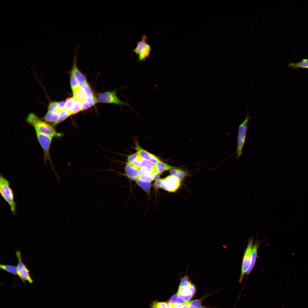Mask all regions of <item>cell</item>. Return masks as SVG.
I'll return each mask as SVG.
<instances>
[{
	"instance_id": "obj_1",
	"label": "cell",
	"mask_w": 308,
	"mask_h": 308,
	"mask_svg": "<svg viewBox=\"0 0 308 308\" xmlns=\"http://www.w3.org/2000/svg\"><path fill=\"white\" fill-rule=\"evenodd\" d=\"M27 121L35 128L36 131L53 137H59L62 134L58 133L50 125L41 120L35 114L31 113L27 116Z\"/></svg>"
},
{
	"instance_id": "obj_2",
	"label": "cell",
	"mask_w": 308,
	"mask_h": 308,
	"mask_svg": "<svg viewBox=\"0 0 308 308\" xmlns=\"http://www.w3.org/2000/svg\"><path fill=\"white\" fill-rule=\"evenodd\" d=\"M0 193L1 197L9 205L12 214L16 215L17 207L13 191L9 181L1 175L0 176Z\"/></svg>"
},
{
	"instance_id": "obj_3",
	"label": "cell",
	"mask_w": 308,
	"mask_h": 308,
	"mask_svg": "<svg viewBox=\"0 0 308 308\" xmlns=\"http://www.w3.org/2000/svg\"><path fill=\"white\" fill-rule=\"evenodd\" d=\"M249 116L248 109L247 108V113L243 122L238 127L237 138V147L234 154L236 155V161L242 154V150L244 145L248 127V123L250 118Z\"/></svg>"
},
{
	"instance_id": "obj_4",
	"label": "cell",
	"mask_w": 308,
	"mask_h": 308,
	"mask_svg": "<svg viewBox=\"0 0 308 308\" xmlns=\"http://www.w3.org/2000/svg\"><path fill=\"white\" fill-rule=\"evenodd\" d=\"M15 254L18 261L17 266V275L24 283L26 281L30 283H33L34 281L30 275V271L23 262L21 254L19 249H17Z\"/></svg>"
},
{
	"instance_id": "obj_5",
	"label": "cell",
	"mask_w": 308,
	"mask_h": 308,
	"mask_svg": "<svg viewBox=\"0 0 308 308\" xmlns=\"http://www.w3.org/2000/svg\"><path fill=\"white\" fill-rule=\"evenodd\" d=\"M141 37V40L137 42L136 47L132 50L133 52L139 56L137 60L139 62L144 61L148 58L151 50V46L147 43L146 35H143Z\"/></svg>"
},
{
	"instance_id": "obj_6",
	"label": "cell",
	"mask_w": 308,
	"mask_h": 308,
	"mask_svg": "<svg viewBox=\"0 0 308 308\" xmlns=\"http://www.w3.org/2000/svg\"><path fill=\"white\" fill-rule=\"evenodd\" d=\"M117 90H116L99 94L96 98L97 102L114 104L120 106H125L132 109L128 103L122 101L117 97Z\"/></svg>"
},
{
	"instance_id": "obj_7",
	"label": "cell",
	"mask_w": 308,
	"mask_h": 308,
	"mask_svg": "<svg viewBox=\"0 0 308 308\" xmlns=\"http://www.w3.org/2000/svg\"><path fill=\"white\" fill-rule=\"evenodd\" d=\"M253 240L252 238L249 240L243 258L240 276L239 280L240 283L242 281L251 264L252 250L253 246Z\"/></svg>"
},
{
	"instance_id": "obj_8",
	"label": "cell",
	"mask_w": 308,
	"mask_h": 308,
	"mask_svg": "<svg viewBox=\"0 0 308 308\" xmlns=\"http://www.w3.org/2000/svg\"><path fill=\"white\" fill-rule=\"evenodd\" d=\"M36 135L38 142L44 152V160L46 162L48 160L51 162L50 149L53 137L45 135L36 131Z\"/></svg>"
},
{
	"instance_id": "obj_9",
	"label": "cell",
	"mask_w": 308,
	"mask_h": 308,
	"mask_svg": "<svg viewBox=\"0 0 308 308\" xmlns=\"http://www.w3.org/2000/svg\"><path fill=\"white\" fill-rule=\"evenodd\" d=\"M181 183L177 177L171 175L163 179L160 188L169 192L174 193L180 188Z\"/></svg>"
},
{
	"instance_id": "obj_10",
	"label": "cell",
	"mask_w": 308,
	"mask_h": 308,
	"mask_svg": "<svg viewBox=\"0 0 308 308\" xmlns=\"http://www.w3.org/2000/svg\"><path fill=\"white\" fill-rule=\"evenodd\" d=\"M79 47V46H77L76 48V52L71 74L74 76L80 87L81 88L88 83L86 77L78 69L77 66V52Z\"/></svg>"
},
{
	"instance_id": "obj_11",
	"label": "cell",
	"mask_w": 308,
	"mask_h": 308,
	"mask_svg": "<svg viewBox=\"0 0 308 308\" xmlns=\"http://www.w3.org/2000/svg\"><path fill=\"white\" fill-rule=\"evenodd\" d=\"M135 149L136 151L137 154L143 159L150 161L154 164L159 160L155 156L142 148L137 143H135Z\"/></svg>"
},
{
	"instance_id": "obj_12",
	"label": "cell",
	"mask_w": 308,
	"mask_h": 308,
	"mask_svg": "<svg viewBox=\"0 0 308 308\" xmlns=\"http://www.w3.org/2000/svg\"><path fill=\"white\" fill-rule=\"evenodd\" d=\"M177 167L169 165L159 160L155 164L151 173H161L164 171L170 170Z\"/></svg>"
},
{
	"instance_id": "obj_13",
	"label": "cell",
	"mask_w": 308,
	"mask_h": 308,
	"mask_svg": "<svg viewBox=\"0 0 308 308\" xmlns=\"http://www.w3.org/2000/svg\"><path fill=\"white\" fill-rule=\"evenodd\" d=\"M170 173L171 175L177 177L181 183L186 177L189 176L190 175L189 171L179 167L170 170Z\"/></svg>"
},
{
	"instance_id": "obj_14",
	"label": "cell",
	"mask_w": 308,
	"mask_h": 308,
	"mask_svg": "<svg viewBox=\"0 0 308 308\" xmlns=\"http://www.w3.org/2000/svg\"><path fill=\"white\" fill-rule=\"evenodd\" d=\"M261 242L256 240L254 244L253 245L252 252L251 260L250 266L247 271L246 274L248 275L252 271L253 268L258 257L257 251L258 248Z\"/></svg>"
},
{
	"instance_id": "obj_15",
	"label": "cell",
	"mask_w": 308,
	"mask_h": 308,
	"mask_svg": "<svg viewBox=\"0 0 308 308\" xmlns=\"http://www.w3.org/2000/svg\"><path fill=\"white\" fill-rule=\"evenodd\" d=\"M125 171L127 177L132 180L135 181L140 177L139 170L135 169L128 163L125 167Z\"/></svg>"
},
{
	"instance_id": "obj_16",
	"label": "cell",
	"mask_w": 308,
	"mask_h": 308,
	"mask_svg": "<svg viewBox=\"0 0 308 308\" xmlns=\"http://www.w3.org/2000/svg\"><path fill=\"white\" fill-rule=\"evenodd\" d=\"M196 288L193 284L187 287H179L177 293L182 295H194L196 292Z\"/></svg>"
},
{
	"instance_id": "obj_17",
	"label": "cell",
	"mask_w": 308,
	"mask_h": 308,
	"mask_svg": "<svg viewBox=\"0 0 308 308\" xmlns=\"http://www.w3.org/2000/svg\"><path fill=\"white\" fill-rule=\"evenodd\" d=\"M59 115V112L56 110L53 112H48L43 117L46 121L52 123L53 125L58 120Z\"/></svg>"
},
{
	"instance_id": "obj_18",
	"label": "cell",
	"mask_w": 308,
	"mask_h": 308,
	"mask_svg": "<svg viewBox=\"0 0 308 308\" xmlns=\"http://www.w3.org/2000/svg\"><path fill=\"white\" fill-rule=\"evenodd\" d=\"M150 307L151 308H175L174 305L169 302H159L157 301H152Z\"/></svg>"
},
{
	"instance_id": "obj_19",
	"label": "cell",
	"mask_w": 308,
	"mask_h": 308,
	"mask_svg": "<svg viewBox=\"0 0 308 308\" xmlns=\"http://www.w3.org/2000/svg\"><path fill=\"white\" fill-rule=\"evenodd\" d=\"M287 66L293 69L299 68L303 69H308V59H304L297 63L290 62Z\"/></svg>"
},
{
	"instance_id": "obj_20",
	"label": "cell",
	"mask_w": 308,
	"mask_h": 308,
	"mask_svg": "<svg viewBox=\"0 0 308 308\" xmlns=\"http://www.w3.org/2000/svg\"><path fill=\"white\" fill-rule=\"evenodd\" d=\"M0 269L14 275H17V267L16 266L3 264H0Z\"/></svg>"
},
{
	"instance_id": "obj_21",
	"label": "cell",
	"mask_w": 308,
	"mask_h": 308,
	"mask_svg": "<svg viewBox=\"0 0 308 308\" xmlns=\"http://www.w3.org/2000/svg\"><path fill=\"white\" fill-rule=\"evenodd\" d=\"M137 184L149 194L150 191L151 183L145 181L139 178L135 181Z\"/></svg>"
},
{
	"instance_id": "obj_22",
	"label": "cell",
	"mask_w": 308,
	"mask_h": 308,
	"mask_svg": "<svg viewBox=\"0 0 308 308\" xmlns=\"http://www.w3.org/2000/svg\"><path fill=\"white\" fill-rule=\"evenodd\" d=\"M74 98L75 100H78L83 102L85 94L81 88L80 87L72 92Z\"/></svg>"
},
{
	"instance_id": "obj_23",
	"label": "cell",
	"mask_w": 308,
	"mask_h": 308,
	"mask_svg": "<svg viewBox=\"0 0 308 308\" xmlns=\"http://www.w3.org/2000/svg\"><path fill=\"white\" fill-rule=\"evenodd\" d=\"M70 115V110L65 108L62 109L59 112V117L58 121L53 125H56L63 121Z\"/></svg>"
},
{
	"instance_id": "obj_24",
	"label": "cell",
	"mask_w": 308,
	"mask_h": 308,
	"mask_svg": "<svg viewBox=\"0 0 308 308\" xmlns=\"http://www.w3.org/2000/svg\"><path fill=\"white\" fill-rule=\"evenodd\" d=\"M82 102L75 100L73 105L70 110L71 115L76 114L81 111Z\"/></svg>"
},
{
	"instance_id": "obj_25",
	"label": "cell",
	"mask_w": 308,
	"mask_h": 308,
	"mask_svg": "<svg viewBox=\"0 0 308 308\" xmlns=\"http://www.w3.org/2000/svg\"><path fill=\"white\" fill-rule=\"evenodd\" d=\"M168 302L174 305L182 304L186 302L177 293L172 296Z\"/></svg>"
},
{
	"instance_id": "obj_26",
	"label": "cell",
	"mask_w": 308,
	"mask_h": 308,
	"mask_svg": "<svg viewBox=\"0 0 308 308\" xmlns=\"http://www.w3.org/2000/svg\"><path fill=\"white\" fill-rule=\"evenodd\" d=\"M143 159L140 156L138 155L137 157L133 162L130 163H128L129 164L135 169L139 170L141 168V162Z\"/></svg>"
},
{
	"instance_id": "obj_27",
	"label": "cell",
	"mask_w": 308,
	"mask_h": 308,
	"mask_svg": "<svg viewBox=\"0 0 308 308\" xmlns=\"http://www.w3.org/2000/svg\"><path fill=\"white\" fill-rule=\"evenodd\" d=\"M192 284L189 280V277L186 275L182 277L180 279V282L179 287L188 286Z\"/></svg>"
},
{
	"instance_id": "obj_28",
	"label": "cell",
	"mask_w": 308,
	"mask_h": 308,
	"mask_svg": "<svg viewBox=\"0 0 308 308\" xmlns=\"http://www.w3.org/2000/svg\"><path fill=\"white\" fill-rule=\"evenodd\" d=\"M154 165V164L150 161L143 159L141 168L147 169L152 171Z\"/></svg>"
},
{
	"instance_id": "obj_29",
	"label": "cell",
	"mask_w": 308,
	"mask_h": 308,
	"mask_svg": "<svg viewBox=\"0 0 308 308\" xmlns=\"http://www.w3.org/2000/svg\"><path fill=\"white\" fill-rule=\"evenodd\" d=\"M200 299H195L192 301L190 302V305L189 308H205V307L202 305Z\"/></svg>"
},
{
	"instance_id": "obj_30",
	"label": "cell",
	"mask_w": 308,
	"mask_h": 308,
	"mask_svg": "<svg viewBox=\"0 0 308 308\" xmlns=\"http://www.w3.org/2000/svg\"><path fill=\"white\" fill-rule=\"evenodd\" d=\"M70 76V86L72 92L80 87V86L76 80L71 74Z\"/></svg>"
},
{
	"instance_id": "obj_31",
	"label": "cell",
	"mask_w": 308,
	"mask_h": 308,
	"mask_svg": "<svg viewBox=\"0 0 308 308\" xmlns=\"http://www.w3.org/2000/svg\"><path fill=\"white\" fill-rule=\"evenodd\" d=\"M97 102L96 98L92 101L89 102H83L82 104L81 111L87 110L93 106Z\"/></svg>"
},
{
	"instance_id": "obj_32",
	"label": "cell",
	"mask_w": 308,
	"mask_h": 308,
	"mask_svg": "<svg viewBox=\"0 0 308 308\" xmlns=\"http://www.w3.org/2000/svg\"><path fill=\"white\" fill-rule=\"evenodd\" d=\"M139 178L145 181L151 183L153 180V174L149 173L142 175Z\"/></svg>"
},
{
	"instance_id": "obj_33",
	"label": "cell",
	"mask_w": 308,
	"mask_h": 308,
	"mask_svg": "<svg viewBox=\"0 0 308 308\" xmlns=\"http://www.w3.org/2000/svg\"><path fill=\"white\" fill-rule=\"evenodd\" d=\"M81 88L84 92L85 95L88 96L94 95L91 88L88 83L84 85Z\"/></svg>"
},
{
	"instance_id": "obj_34",
	"label": "cell",
	"mask_w": 308,
	"mask_h": 308,
	"mask_svg": "<svg viewBox=\"0 0 308 308\" xmlns=\"http://www.w3.org/2000/svg\"><path fill=\"white\" fill-rule=\"evenodd\" d=\"M75 101L73 97H68L66 99L65 108L70 110L71 109Z\"/></svg>"
},
{
	"instance_id": "obj_35",
	"label": "cell",
	"mask_w": 308,
	"mask_h": 308,
	"mask_svg": "<svg viewBox=\"0 0 308 308\" xmlns=\"http://www.w3.org/2000/svg\"><path fill=\"white\" fill-rule=\"evenodd\" d=\"M58 102H51L49 104L48 109V112H53L57 110Z\"/></svg>"
},
{
	"instance_id": "obj_36",
	"label": "cell",
	"mask_w": 308,
	"mask_h": 308,
	"mask_svg": "<svg viewBox=\"0 0 308 308\" xmlns=\"http://www.w3.org/2000/svg\"><path fill=\"white\" fill-rule=\"evenodd\" d=\"M163 178L159 179L155 181L153 185V186L155 190H157L160 188Z\"/></svg>"
},
{
	"instance_id": "obj_37",
	"label": "cell",
	"mask_w": 308,
	"mask_h": 308,
	"mask_svg": "<svg viewBox=\"0 0 308 308\" xmlns=\"http://www.w3.org/2000/svg\"><path fill=\"white\" fill-rule=\"evenodd\" d=\"M190 303L189 301L186 302L182 304L174 305L175 308H189Z\"/></svg>"
},
{
	"instance_id": "obj_38",
	"label": "cell",
	"mask_w": 308,
	"mask_h": 308,
	"mask_svg": "<svg viewBox=\"0 0 308 308\" xmlns=\"http://www.w3.org/2000/svg\"><path fill=\"white\" fill-rule=\"evenodd\" d=\"M138 156L137 154H133L129 155L127 156V161L128 163H130L133 162L137 158Z\"/></svg>"
},
{
	"instance_id": "obj_39",
	"label": "cell",
	"mask_w": 308,
	"mask_h": 308,
	"mask_svg": "<svg viewBox=\"0 0 308 308\" xmlns=\"http://www.w3.org/2000/svg\"><path fill=\"white\" fill-rule=\"evenodd\" d=\"M66 102L64 100L58 102L57 110L59 112L62 109L65 108Z\"/></svg>"
},
{
	"instance_id": "obj_40",
	"label": "cell",
	"mask_w": 308,
	"mask_h": 308,
	"mask_svg": "<svg viewBox=\"0 0 308 308\" xmlns=\"http://www.w3.org/2000/svg\"><path fill=\"white\" fill-rule=\"evenodd\" d=\"M161 173H153V180H157L159 178Z\"/></svg>"
}]
</instances>
